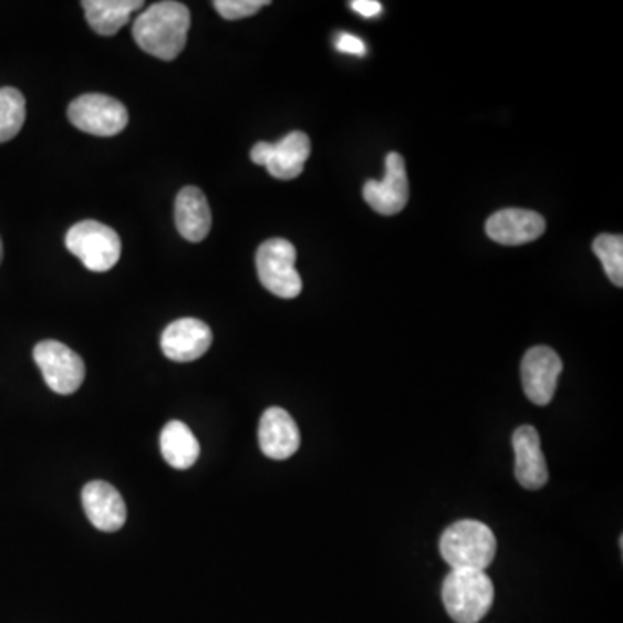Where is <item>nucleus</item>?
Returning a JSON list of instances; mask_svg holds the SVG:
<instances>
[{
	"mask_svg": "<svg viewBox=\"0 0 623 623\" xmlns=\"http://www.w3.org/2000/svg\"><path fill=\"white\" fill-rule=\"evenodd\" d=\"M2 257H4V247H2V239H0V263H2Z\"/></svg>",
	"mask_w": 623,
	"mask_h": 623,
	"instance_id": "b1692460",
	"label": "nucleus"
},
{
	"mask_svg": "<svg viewBox=\"0 0 623 623\" xmlns=\"http://www.w3.org/2000/svg\"><path fill=\"white\" fill-rule=\"evenodd\" d=\"M191 27V12L174 0L153 4L135 20V42L147 54L158 60L172 61L186 48L187 32Z\"/></svg>",
	"mask_w": 623,
	"mask_h": 623,
	"instance_id": "f257e3e1",
	"label": "nucleus"
},
{
	"mask_svg": "<svg viewBox=\"0 0 623 623\" xmlns=\"http://www.w3.org/2000/svg\"><path fill=\"white\" fill-rule=\"evenodd\" d=\"M214 334L205 322L184 318L172 322L162 334V350L170 361L193 362L207 354Z\"/></svg>",
	"mask_w": 623,
	"mask_h": 623,
	"instance_id": "f8f14e48",
	"label": "nucleus"
},
{
	"mask_svg": "<svg viewBox=\"0 0 623 623\" xmlns=\"http://www.w3.org/2000/svg\"><path fill=\"white\" fill-rule=\"evenodd\" d=\"M85 515L101 532H118L127 521V506L124 497L113 485L94 480L82 490Z\"/></svg>",
	"mask_w": 623,
	"mask_h": 623,
	"instance_id": "4468645a",
	"label": "nucleus"
},
{
	"mask_svg": "<svg viewBox=\"0 0 623 623\" xmlns=\"http://www.w3.org/2000/svg\"><path fill=\"white\" fill-rule=\"evenodd\" d=\"M336 49L343 54H350V56H364L367 52L364 40L352 35V33H340L336 37Z\"/></svg>",
	"mask_w": 623,
	"mask_h": 623,
	"instance_id": "4be33fe9",
	"label": "nucleus"
},
{
	"mask_svg": "<svg viewBox=\"0 0 623 623\" xmlns=\"http://www.w3.org/2000/svg\"><path fill=\"white\" fill-rule=\"evenodd\" d=\"M66 248L92 272H107L122 255V241L115 229L97 220H84L68 230Z\"/></svg>",
	"mask_w": 623,
	"mask_h": 623,
	"instance_id": "20e7f679",
	"label": "nucleus"
},
{
	"mask_svg": "<svg viewBox=\"0 0 623 623\" xmlns=\"http://www.w3.org/2000/svg\"><path fill=\"white\" fill-rule=\"evenodd\" d=\"M175 224L187 241L199 242L211 229V210L207 196L198 187H184L175 199Z\"/></svg>",
	"mask_w": 623,
	"mask_h": 623,
	"instance_id": "dca6fc26",
	"label": "nucleus"
},
{
	"mask_svg": "<svg viewBox=\"0 0 623 623\" xmlns=\"http://www.w3.org/2000/svg\"><path fill=\"white\" fill-rule=\"evenodd\" d=\"M496 536L481 521H456L440 537V554L450 570L485 572L496 558Z\"/></svg>",
	"mask_w": 623,
	"mask_h": 623,
	"instance_id": "f03ea898",
	"label": "nucleus"
},
{
	"mask_svg": "<svg viewBox=\"0 0 623 623\" xmlns=\"http://www.w3.org/2000/svg\"><path fill=\"white\" fill-rule=\"evenodd\" d=\"M487 236L505 247H520L536 241L544 235L546 220L542 215L523 208H506L487 220Z\"/></svg>",
	"mask_w": 623,
	"mask_h": 623,
	"instance_id": "9b49d317",
	"label": "nucleus"
},
{
	"mask_svg": "<svg viewBox=\"0 0 623 623\" xmlns=\"http://www.w3.org/2000/svg\"><path fill=\"white\" fill-rule=\"evenodd\" d=\"M159 447L165 460L175 469L191 468L201 450L195 433L183 422H170L165 425L159 437Z\"/></svg>",
	"mask_w": 623,
	"mask_h": 623,
	"instance_id": "a211bd4d",
	"label": "nucleus"
},
{
	"mask_svg": "<svg viewBox=\"0 0 623 623\" xmlns=\"http://www.w3.org/2000/svg\"><path fill=\"white\" fill-rule=\"evenodd\" d=\"M68 118L79 131L100 137H112L128 125L127 107L106 94H84L76 97L70 104Z\"/></svg>",
	"mask_w": 623,
	"mask_h": 623,
	"instance_id": "0eeeda50",
	"label": "nucleus"
},
{
	"mask_svg": "<svg viewBox=\"0 0 623 623\" xmlns=\"http://www.w3.org/2000/svg\"><path fill=\"white\" fill-rule=\"evenodd\" d=\"M494 584L481 570H450L442 588V600L457 623H478L494 604Z\"/></svg>",
	"mask_w": 623,
	"mask_h": 623,
	"instance_id": "7ed1b4c3",
	"label": "nucleus"
},
{
	"mask_svg": "<svg viewBox=\"0 0 623 623\" xmlns=\"http://www.w3.org/2000/svg\"><path fill=\"white\" fill-rule=\"evenodd\" d=\"M364 199L377 214L395 215L404 210L409 201V180L402 155L390 153L386 156L385 179L367 180Z\"/></svg>",
	"mask_w": 623,
	"mask_h": 623,
	"instance_id": "9d476101",
	"label": "nucleus"
},
{
	"mask_svg": "<svg viewBox=\"0 0 623 623\" xmlns=\"http://www.w3.org/2000/svg\"><path fill=\"white\" fill-rule=\"evenodd\" d=\"M255 262L260 282L270 293L287 300L302 293V278L294 267L297 248L287 239L276 238L262 242Z\"/></svg>",
	"mask_w": 623,
	"mask_h": 623,
	"instance_id": "39448f33",
	"label": "nucleus"
},
{
	"mask_svg": "<svg viewBox=\"0 0 623 623\" xmlns=\"http://www.w3.org/2000/svg\"><path fill=\"white\" fill-rule=\"evenodd\" d=\"M266 6H269L267 0H215L214 2V8L220 17L229 21L253 17Z\"/></svg>",
	"mask_w": 623,
	"mask_h": 623,
	"instance_id": "412c9836",
	"label": "nucleus"
},
{
	"mask_svg": "<svg viewBox=\"0 0 623 623\" xmlns=\"http://www.w3.org/2000/svg\"><path fill=\"white\" fill-rule=\"evenodd\" d=\"M27 118V101L18 89H0V143L14 139Z\"/></svg>",
	"mask_w": 623,
	"mask_h": 623,
	"instance_id": "6ab92c4d",
	"label": "nucleus"
},
{
	"mask_svg": "<svg viewBox=\"0 0 623 623\" xmlns=\"http://www.w3.org/2000/svg\"><path fill=\"white\" fill-rule=\"evenodd\" d=\"M312 146L309 135L303 132H291L279 143H259L251 149V162L262 165L272 177L279 180L297 179L302 174L309 159Z\"/></svg>",
	"mask_w": 623,
	"mask_h": 623,
	"instance_id": "6e6552de",
	"label": "nucleus"
},
{
	"mask_svg": "<svg viewBox=\"0 0 623 623\" xmlns=\"http://www.w3.org/2000/svg\"><path fill=\"white\" fill-rule=\"evenodd\" d=\"M300 429L288 411L270 407L259 426V444L270 459L284 460L300 449Z\"/></svg>",
	"mask_w": 623,
	"mask_h": 623,
	"instance_id": "2eb2a0df",
	"label": "nucleus"
},
{
	"mask_svg": "<svg viewBox=\"0 0 623 623\" xmlns=\"http://www.w3.org/2000/svg\"><path fill=\"white\" fill-rule=\"evenodd\" d=\"M512 449L518 484L527 490L542 489L548 484L549 471L539 432L533 426H520L512 435Z\"/></svg>",
	"mask_w": 623,
	"mask_h": 623,
	"instance_id": "ddd939ff",
	"label": "nucleus"
},
{
	"mask_svg": "<svg viewBox=\"0 0 623 623\" xmlns=\"http://www.w3.org/2000/svg\"><path fill=\"white\" fill-rule=\"evenodd\" d=\"M563 371L560 355L549 346H533L521 361V383L528 401L536 405L551 404L558 380Z\"/></svg>",
	"mask_w": 623,
	"mask_h": 623,
	"instance_id": "1a4fd4ad",
	"label": "nucleus"
},
{
	"mask_svg": "<svg viewBox=\"0 0 623 623\" xmlns=\"http://www.w3.org/2000/svg\"><path fill=\"white\" fill-rule=\"evenodd\" d=\"M33 359L49 388L56 394H75L84 383V361L64 343L56 342V340L40 342L33 350Z\"/></svg>",
	"mask_w": 623,
	"mask_h": 623,
	"instance_id": "423d86ee",
	"label": "nucleus"
},
{
	"mask_svg": "<svg viewBox=\"0 0 623 623\" xmlns=\"http://www.w3.org/2000/svg\"><path fill=\"white\" fill-rule=\"evenodd\" d=\"M350 8L364 18H376L383 12V6L376 0H354Z\"/></svg>",
	"mask_w": 623,
	"mask_h": 623,
	"instance_id": "5701e85b",
	"label": "nucleus"
},
{
	"mask_svg": "<svg viewBox=\"0 0 623 623\" xmlns=\"http://www.w3.org/2000/svg\"><path fill=\"white\" fill-rule=\"evenodd\" d=\"M141 0H85L82 8L89 24L100 35H115L131 20V14L143 8Z\"/></svg>",
	"mask_w": 623,
	"mask_h": 623,
	"instance_id": "f3484780",
	"label": "nucleus"
},
{
	"mask_svg": "<svg viewBox=\"0 0 623 623\" xmlns=\"http://www.w3.org/2000/svg\"><path fill=\"white\" fill-rule=\"evenodd\" d=\"M595 257L603 263L610 281L623 287V238L620 235H601L592 242Z\"/></svg>",
	"mask_w": 623,
	"mask_h": 623,
	"instance_id": "aec40b11",
	"label": "nucleus"
}]
</instances>
